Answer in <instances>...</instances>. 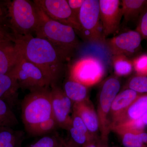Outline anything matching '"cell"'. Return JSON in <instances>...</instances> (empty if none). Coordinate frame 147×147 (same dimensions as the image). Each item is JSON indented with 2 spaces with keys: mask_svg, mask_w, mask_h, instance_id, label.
<instances>
[{
  "mask_svg": "<svg viewBox=\"0 0 147 147\" xmlns=\"http://www.w3.org/2000/svg\"><path fill=\"white\" fill-rule=\"evenodd\" d=\"M14 42L21 56L38 67L51 86H55L65 60L55 47L46 40L32 35L17 36Z\"/></svg>",
  "mask_w": 147,
  "mask_h": 147,
  "instance_id": "obj_1",
  "label": "cell"
},
{
  "mask_svg": "<svg viewBox=\"0 0 147 147\" xmlns=\"http://www.w3.org/2000/svg\"><path fill=\"white\" fill-rule=\"evenodd\" d=\"M38 8L39 22L36 36L46 40L65 59L68 58L79 44L75 30L70 26L50 19Z\"/></svg>",
  "mask_w": 147,
  "mask_h": 147,
  "instance_id": "obj_2",
  "label": "cell"
},
{
  "mask_svg": "<svg viewBox=\"0 0 147 147\" xmlns=\"http://www.w3.org/2000/svg\"><path fill=\"white\" fill-rule=\"evenodd\" d=\"M21 115L29 133L37 125L53 117L49 87L30 91L22 100Z\"/></svg>",
  "mask_w": 147,
  "mask_h": 147,
  "instance_id": "obj_3",
  "label": "cell"
},
{
  "mask_svg": "<svg viewBox=\"0 0 147 147\" xmlns=\"http://www.w3.org/2000/svg\"><path fill=\"white\" fill-rule=\"evenodd\" d=\"M8 16L16 36L35 34L39 22L38 8L33 1H7Z\"/></svg>",
  "mask_w": 147,
  "mask_h": 147,
  "instance_id": "obj_4",
  "label": "cell"
},
{
  "mask_svg": "<svg viewBox=\"0 0 147 147\" xmlns=\"http://www.w3.org/2000/svg\"><path fill=\"white\" fill-rule=\"evenodd\" d=\"M120 88L119 80L115 76H110L105 80L100 90L97 113L100 138L106 144H108V137L111 131L110 114L111 106Z\"/></svg>",
  "mask_w": 147,
  "mask_h": 147,
  "instance_id": "obj_5",
  "label": "cell"
},
{
  "mask_svg": "<svg viewBox=\"0 0 147 147\" xmlns=\"http://www.w3.org/2000/svg\"><path fill=\"white\" fill-rule=\"evenodd\" d=\"M80 33L88 41L97 43L105 42L100 21L99 1L85 0L78 18Z\"/></svg>",
  "mask_w": 147,
  "mask_h": 147,
  "instance_id": "obj_6",
  "label": "cell"
},
{
  "mask_svg": "<svg viewBox=\"0 0 147 147\" xmlns=\"http://www.w3.org/2000/svg\"><path fill=\"white\" fill-rule=\"evenodd\" d=\"M105 73L103 62L99 58L89 55L80 58L71 66L69 79L88 88L99 83Z\"/></svg>",
  "mask_w": 147,
  "mask_h": 147,
  "instance_id": "obj_7",
  "label": "cell"
},
{
  "mask_svg": "<svg viewBox=\"0 0 147 147\" xmlns=\"http://www.w3.org/2000/svg\"><path fill=\"white\" fill-rule=\"evenodd\" d=\"M20 55L18 63L11 73L17 80L20 88L31 91L51 86L48 79L38 67L27 60L20 53Z\"/></svg>",
  "mask_w": 147,
  "mask_h": 147,
  "instance_id": "obj_8",
  "label": "cell"
},
{
  "mask_svg": "<svg viewBox=\"0 0 147 147\" xmlns=\"http://www.w3.org/2000/svg\"><path fill=\"white\" fill-rule=\"evenodd\" d=\"M33 2L50 19L70 26L80 32L79 21L74 16L66 0H34Z\"/></svg>",
  "mask_w": 147,
  "mask_h": 147,
  "instance_id": "obj_9",
  "label": "cell"
},
{
  "mask_svg": "<svg viewBox=\"0 0 147 147\" xmlns=\"http://www.w3.org/2000/svg\"><path fill=\"white\" fill-rule=\"evenodd\" d=\"M51 104L53 116L58 127L67 130L71 125L70 116L73 104L64 92L57 86H52L50 90Z\"/></svg>",
  "mask_w": 147,
  "mask_h": 147,
  "instance_id": "obj_10",
  "label": "cell"
},
{
  "mask_svg": "<svg viewBox=\"0 0 147 147\" xmlns=\"http://www.w3.org/2000/svg\"><path fill=\"white\" fill-rule=\"evenodd\" d=\"M142 36L136 30L124 32L107 41V44L112 56H131L141 47Z\"/></svg>",
  "mask_w": 147,
  "mask_h": 147,
  "instance_id": "obj_11",
  "label": "cell"
},
{
  "mask_svg": "<svg viewBox=\"0 0 147 147\" xmlns=\"http://www.w3.org/2000/svg\"><path fill=\"white\" fill-rule=\"evenodd\" d=\"M100 15L104 36L118 30L123 17L119 0H100Z\"/></svg>",
  "mask_w": 147,
  "mask_h": 147,
  "instance_id": "obj_12",
  "label": "cell"
},
{
  "mask_svg": "<svg viewBox=\"0 0 147 147\" xmlns=\"http://www.w3.org/2000/svg\"><path fill=\"white\" fill-rule=\"evenodd\" d=\"M72 110L82 119L90 133L96 138H100L98 136L100 129L97 112L89 98L73 103Z\"/></svg>",
  "mask_w": 147,
  "mask_h": 147,
  "instance_id": "obj_13",
  "label": "cell"
},
{
  "mask_svg": "<svg viewBox=\"0 0 147 147\" xmlns=\"http://www.w3.org/2000/svg\"><path fill=\"white\" fill-rule=\"evenodd\" d=\"M147 113V94H142L110 124L111 127L142 118Z\"/></svg>",
  "mask_w": 147,
  "mask_h": 147,
  "instance_id": "obj_14",
  "label": "cell"
},
{
  "mask_svg": "<svg viewBox=\"0 0 147 147\" xmlns=\"http://www.w3.org/2000/svg\"><path fill=\"white\" fill-rule=\"evenodd\" d=\"M19 84L12 74H0V99L12 108L18 100Z\"/></svg>",
  "mask_w": 147,
  "mask_h": 147,
  "instance_id": "obj_15",
  "label": "cell"
},
{
  "mask_svg": "<svg viewBox=\"0 0 147 147\" xmlns=\"http://www.w3.org/2000/svg\"><path fill=\"white\" fill-rule=\"evenodd\" d=\"M142 95L128 88L118 94L111 106L110 114V124Z\"/></svg>",
  "mask_w": 147,
  "mask_h": 147,
  "instance_id": "obj_16",
  "label": "cell"
},
{
  "mask_svg": "<svg viewBox=\"0 0 147 147\" xmlns=\"http://www.w3.org/2000/svg\"><path fill=\"white\" fill-rule=\"evenodd\" d=\"M20 57L15 42L0 46V74L11 73L17 65Z\"/></svg>",
  "mask_w": 147,
  "mask_h": 147,
  "instance_id": "obj_17",
  "label": "cell"
},
{
  "mask_svg": "<svg viewBox=\"0 0 147 147\" xmlns=\"http://www.w3.org/2000/svg\"><path fill=\"white\" fill-rule=\"evenodd\" d=\"M16 36L9 18L7 1H0V46L14 43Z\"/></svg>",
  "mask_w": 147,
  "mask_h": 147,
  "instance_id": "obj_18",
  "label": "cell"
},
{
  "mask_svg": "<svg viewBox=\"0 0 147 147\" xmlns=\"http://www.w3.org/2000/svg\"><path fill=\"white\" fill-rule=\"evenodd\" d=\"M123 17L128 22L141 15L147 6L146 0H123L121 2Z\"/></svg>",
  "mask_w": 147,
  "mask_h": 147,
  "instance_id": "obj_19",
  "label": "cell"
},
{
  "mask_svg": "<svg viewBox=\"0 0 147 147\" xmlns=\"http://www.w3.org/2000/svg\"><path fill=\"white\" fill-rule=\"evenodd\" d=\"M63 90L73 103L82 102L88 98V87L70 79L65 84Z\"/></svg>",
  "mask_w": 147,
  "mask_h": 147,
  "instance_id": "obj_20",
  "label": "cell"
},
{
  "mask_svg": "<svg viewBox=\"0 0 147 147\" xmlns=\"http://www.w3.org/2000/svg\"><path fill=\"white\" fill-rule=\"evenodd\" d=\"M125 147H147V131H130L119 135Z\"/></svg>",
  "mask_w": 147,
  "mask_h": 147,
  "instance_id": "obj_21",
  "label": "cell"
},
{
  "mask_svg": "<svg viewBox=\"0 0 147 147\" xmlns=\"http://www.w3.org/2000/svg\"><path fill=\"white\" fill-rule=\"evenodd\" d=\"M22 133L13 130L11 127H0V147H19Z\"/></svg>",
  "mask_w": 147,
  "mask_h": 147,
  "instance_id": "obj_22",
  "label": "cell"
},
{
  "mask_svg": "<svg viewBox=\"0 0 147 147\" xmlns=\"http://www.w3.org/2000/svg\"><path fill=\"white\" fill-rule=\"evenodd\" d=\"M114 72L118 76H127L133 69L132 61L124 55H114L111 58Z\"/></svg>",
  "mask_w": 147,
  "mask_h": 147,
  "instance_id": "obj_23",
  "label": "cell"
},
{
  "mask_svg": "<svg viewBox=\"0 0 147 147\" xmlns=\"http://www.w3.org/2000/svg\"><path fill=\"white\" fill-rule=\"evenodd\" d=\"M8 104L0 99V127H13L18 124V119Z\"/></svg>",
  "mask_w": 147,
  "mask_h": 147,
  "instance_id": "obj_24",
  "label": "cell"
},
{
  "mask_svg": "<svg viewBox=\"0 0 147 147\" xmlns=\"http://www.w3.org/2000/svg\"><path fill=\"white\" fill-rule=\"evenodd\" d=\"M127 88L140 94H147V76L137 75L129 81Z\"/></svg>",
  "mask_w": 147,
  "mask_h": 147,
  "instance_id": "obj_25",
  "label": "cell"
},
{
  "mask_svg": "<svg viewBox=\"0 0 147 147\" xmlns=\"http://www.w3.org/2000/svg\"><path fill=\"white\" fill-rule=\"evenodd\" d=\"M58 127L54 117L41 123L30 131L29 134L33 136H40L51 132Z\"/></svg>",
  "mask_w": 147,
  "mask_h": 147,
  "instance_id": "obj_26",
  "label": "cell"
},
{
  "mask_svg": "<svg viewBox=\"0 0 147 147\" xmlns=\"http://www.w3.org/2000/svg\"><path fill=\"white\" fill-rule=\"evenodd\" d=\"M133 69L137 75L147 76V54H142L132 61Z\"/></svg>",
  "mask_w": 147,
  "mask_h": 147,
  "instance_id": "obj_27",
  "label": "cell"
},
{
  "mask_svg": "<svg viewBox=\"0 0 147 147\" xmlns=\"http://www.w3.org/2000/svg\"><path fill=\"white\" fill-rule=\"evenodd\" d=\"M60 139L57 135H47L40 138L29 147H59Z\"/></svg>",
  "mask_w": 147,
  "mask_h": 147,
  "instance_id": "obj_28",
  "label": "cell"
},
{
  "mask_svg": "<svg viewBox=\"0 0 147 147\" xmlns=\"http://www.w3.org/2000/svg\"><path fill=\"white\" fill-rule=\"evenodd\" d=\"M136 31L140 34L142 38L147 40V6L140 15Z\"/></svg>",
  "mask_w": 147,
  "mask_h": 147,
  "instance_id": "obj_29",
  "label": "cell"
},
{
  "mask_svg": "<svg viewBox=\"0 0 147 147\" xmlns=\"http://www.w3.org/2000/svg\"><path fill=\"white\" fill-rule=\"evenodd\" d=\"M85 0H68L69 5L74 16L78 20L79 13ZM79 21V20H78Z\"/></svg>",
  "mask_w": 147,
  "mask_h": 147,
  "instance_id": "obj_30",
  "label": "cell"
},
{
  "mask_svg": "<svg viewBox=\"0 0 147 147\" xmlns=\"http://www.w3.org/2000/svg\"><path fill=\"white\" fill-rule=\"evenodd\" d=\"M107 144L102 142L100 138L95 140L85 147H106Z\"/></svg>",
  "mask_w": 147,
  "mask_h": 147,
  "instance_id": "obj_31",
  "label": "cell"
},
{
  "mask_svg": "<svg viewBox=\"0 0 147 147\" xmlns=\"http://www.w3.org/2000/svg\"><path fill=\"white\" fill-rule=\"evenodd\" d=\"M59 147H76L70 142H67L63 139H60V144Z\"/></svg>",
  "mask_w": 147,
  "mask_h": 147,
  "instance_id": "obj_32",
  "label": "cell"
},
{
  "mask_svg": "<svg viewBox=\"0 0 147 147\" xmlns=\"http://www.w3.org/2000/svg\"><path fill=\"white\" fill-rule=\"evenodd\" d=\"M141 121L145 127L147 126V113L140 118Z\"/></svg>",
  "mask_w": 147,
  "mask_h": 147,
  "instance_id": "obj_33",
  "label": "cell"
},
{
  "mask_svg": "<svg viewBox=\"0 0 147 147\" xmlns=\"http://www.w3.org/2000/svg\"><path fill=\"white\" fill-rule=\"evenodd\" d=\"M108 147V146H107V147Z\"/></svg>",
  "mask_w": 147,
  "mask_h": 147,
  "instance_id": "obj_34",
  "label": "cell"
},
{
  "mask_svg": "<svg viewBox=\"0 0 147 147\" xmlns=\"http://www.w3.org/2000/svg\"></svg>",
  "mask_w": 147,
  "mask_h": 147,
  "instance_id": "obj_35",
  "label": "cell"
}]
</instances>
